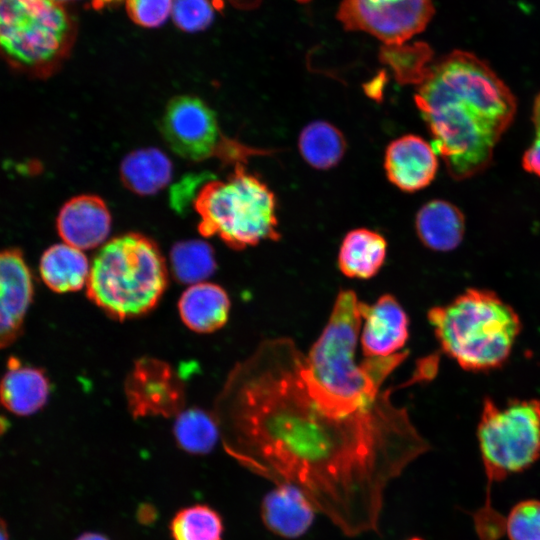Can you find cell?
I'll list each match as a JSON object with an SVG mask.
<instances>
[{
	"instance_id": "6da1fadb",
	"label": "cell",
	"mask_w": 540,
	"mask_h": 540,
	"mask_svg": "<svg viewBox=\"0 0 540 540\" xmlns=\"http://www.w3.org/2000/svg\"><path fill=\"white\" fill-rule=\"evenodd\" d=\"M367 405L334 397L305 372L289 337L262 341L229 372L213 415L251 471L297 487L345 536L378 533L391 482L430 444L391 392Z\"/></svg>"
},
{
	"instance_id": "7a4b0ae2",
	"label": "cell",
	"mask_w": 540,
	"mask_h": 540,
	"mask_svg": "<svg viewBox=\"0 0 540 540\" xmlns=\"http://www.w3.org/2000/svg\"><path fill=\"white\" fill-rule=\"evenodd\" d=\"M417 86L415 104L449 175L460 181L485 170L517 110L508 86L462 50L431 63Z\"/></svg>"
},
{
	"instance_id": "3957f363",
	"label": "cell",
	"mask_w": 540,
	"mask_h": 540,
	"mask_svg": "<svg viewBox=\"0 0 540 540\" xmlns=\"http://www.w3.org/2000/svg\"><path fill=\"white\" fill-rule=\"evenodd\" d=\"M362 317L352 289H340L320 336L305 355L308 375L325 392L367 403L375 400L388 376L408 357V350L357 361Z\"/></svg>"
},
{
	"instance_id": "277c9868",
	"label": "cell",
	"mask_w": 540,
	"mask_h": 540,
	"mask_svg": "<svg viewBox=\"0 0 540 540\" xmlns=\"http://www.w3.org/2000/svg\"><path fill=\"white\" fill-rule=\"evenodd\" d=\"M427 318L443 352L468 371L499 368L521 331L517 312L496 293L469 288Z\"/></svg>"
},
{
	"instance_id": "5b68a950",
	"label": "cell",
	"mask_w": 540,
	"mask_h": 540,
	"mask_svg": "<svg viewBox=\"0 0 540 540\" xmlns=\"http://www.w3.org/2000/svg\"><path fill=\"white\" fill-rule=\"evenodd\" d=\"M168 284V270L157 244L127 233L97 252L86 283L88 298L108 316L126 320L150 312Z\"/></svg>"
},
{
	"instance_id": "8992f818",
	"label": "cell",
	"mask_w": 540,
	"mask_h": 540,
	"mask_svg": "<svg viewBox=\"0 0 540 540\" xmlns=\"http://www.w3.org/2000/svg\"><path fill=\"white\" fill-rule=\"evenodd\" d=\"M193 205L200 219L199 233L218 237L234 250L281 238L275 194L242 163L226 180L203 185Z\"/></svg>"
},
{
	"instance_id": "52a82bcc",
	"label": "cell",
	"mask_w": 540,
	"mask_h": 540,
	"mask_svg": "<svg viewBox=\"0 0 540 540\" xmlns=\"http://www.w3.org/2000/svg\"><path fill=\"white\" fill-rule=\"evenodd\" d=\"M74 28L53 0H0V55L14 69L51 75L67 57Z\"/></svg>"
},
{
	"instance_id": "ba28073f",
	"label": "cell",
	"mask_w": 540,
	"mask_h": 540,
	"mask_svg": "<svg viewBox=\"0 0 540 540\" xmlns=\"http://www.w3.org/2000/svg\"><path fill=\"white\" fill-rule=\"evenodd\" d=\"M477 436L489 485L527 469L540 456V401L486 398Z\"/></svg>"
},
{
	"instance_id": "9c48e42d",
	"label": "cell",
	"mask_w": 540,
	"mask_h": 540,
	"mask_svg": "<svg viewBox=\"0 0 540 540\" xmlns=\"http://www.w3.org/2000/svg\"><path fill=\"white\" fill-rule=\"evenodd\" d=\"M160 130L171 150L191 161H203L226 152L227 158L242 163L253 153L250 148L224 139L214 111L192 95H179L168 102Z\"/></svg>"
},
{
	"instance_id": "30bf717a",
	"label": "cell",
	"mask_w": 540,
	"mask_h": 540,
	"mask_svg": "<svg viewBox=\"0 0 540 540\" xmlns=\"http://www.w3.org/2000/svg\"><path fill=\"white\" fill-rule=\"evenodd\" d=\"M435 12L432 0L370 3L341 0L337 18L344 28L369 33L386 46L402 45L422 32Z\"/></svg>"
},
{
	"instance_id": "8fae6325",
	"label": "cell",
	"mask_w": 540,
	"mask_h": 540,
	"mask_svg": "<svg viewBox=\"0 0 540 540\" xmlns=\"http://www.w3.org/2000/svg\"><path fill=\"white\" fill-rule=\"evenodd\" d=\"M124 391L135 418L177 416L184 408L182 380L170 364L154 357H141L134 363Z\"/></svg>"
},
{
	"instance_id": "7c38bea8",
	"label": "cell",
	"mask_w": 540,
	"mask_h": 540,
	"mask_svg": "<svg viewBox=\"0 0 540 540\" xmlns=\"http://www.w3.org/2000/svg\"><path fill=\"white\" fill-rule=\"evenodd\" d=\"M33 292L22 252L13 248L0 251V349L20 336Z\"/></svg>"
},
{
	"instance_id": "4fadbf2b",
	"label": "cell",
	"mask_w": 540,
	"mask_h": 540,
	"mask_svg": "<svg viewBox=\"0 0 540 540\" xmlns=\"http://www.w3.org/2000/svg\"><path fill=\"white\" fill-rule=\"evenodd\" d=\"M363 322L360 344L364 357H384L400 352L409 337V319L399 301L383 294L373 304L360 301Z\"/></svg>"
},
{
	"instance_id": "5bb4252c",
	"label": "cell",
	"mask_w": 540,
	"mask_h": 540,
	"mask_svg": "<svg viewBox=\"0 0 540 540\" xmlns=\"http://www.w3.org/2000/svg\"><path fill=\"white\" fill-rule=\"evenodd\" d=\"M384 170L394 186L413 193L424 189L434 180L438 170V155L422 137L403 135L387 146Z\"/></svg>"
},
{
	"instance_id": "9a60e30c",
	"label": "cell",
	"mask_w": 540,
	"mask_h": 540,
	"mask_svg": "<svg viewBox=\"0 0 540 540\" xmlns=\"http://www.w3.org/2000/svg\"><path fill=\"white\" fill-rule=\"evenodd\" d=\"M111 221V214L102 198L80 195L62 206L56 228L64 243L87 250L106 240L111 230Z\"/></svg>"
},
{
	"instance_id": "2e32d148",
	"label": "cell",
	"mask_w": 540,
	"mask_h": 540,
	"mask_svg": "<svg viewBox=\"0 0 540 540\" xmlns=\"http://www.w3.org/2000/svg\"><path fill=\"white\" fill-rule=\"evenodd\" d=\"M316 509L295 486L277 484L262 499L261 519L273 534L284 539L302 537L312 526Z\"/></svg>"
},
{
	"instance_id": "e0dca14e",
	"label": "cell",
	"mask_w": 540,
	"mask_h": 540,
	"mask_svg": "<svg viewBox=\"0 0 540 540\" xmlns=\"http://www.w3.org/2000/svg\"><path fill=\"white\" fill-rule=\"evenodd\" d=\"M50 390L49 378L42 369L11 357L0 379V404L13 414L32 415L46 404Z\"/></svg>"
},
{
	"instance_id": "ac0fdd59",
	"label": "cell",
	"mask_w": 540,
	"mask_h": 540,
	"mask_svg": "<svg viewBox=\"0 0 540 540\" xmlns=\"http://www.w3.org/2000/svg\"><path fill=\"white\" fill-rule=\"evenodd\" d=\"M415 230L421 243L428 249L449 252L457 248L463 240L465 217L453 203L434 199L418 210Z\"/></svg>"
},
{
	"instance_id": "d6986e66",
	"label": "cell",
	"mask_w": 540,
	"mask_h": 540,
	"mask_svg": "<svg viewBox=\"0 0 540 540\" xmlns=\"http://www.w3.org/2000/svg\"><path fill=\"white\" fill-rule=\"evenodd\" d=\"M182 322L197 333H211L228 320L230 299L219 285L201 282L188 287L178 301Z\"/></svg>"
},
{
	"instance_id": "ffe728a7",
	"label": "cell",
	"mask_w": 540,
	"mask_h": 540,
	"mask_svg": "<svg viewBox=\"0 0 540 540\" xmlns=\"http://www.w3.org/2000/svg\"><path fill=\"white\" fill-rule=\"evenodd\" d=\"M387 255V241L368 228L349 231L338 252V268L349 278L370 279L382 268Z\"/></svg>"
},
{
	"instance_id": "44dd1931",
	"label": "cell",
	"mask_w": 540,
	"mask_h": 540,
	"mask_svg": "<svg viewBox=\"0 0 540 540\" xmlns=\"http://www.w3.org/2000/svg\"><path fill=\"white\" fill-rule=\"evenodd\" d=\"M172 172V162L157 148L132 151L124 157L119 169L123 185L141 196L162 190L171 180Z\"/></svg>"
},
{
	"instance_id": "7402d4cb",
	"label": "cell",
	"mask_w": 540,
	"mask_h": 540,
	"mask_svg": "<svg viewBox=\"0 0 540 540\" xmlns=\"http://www.w3.org/2000/svg\"><path fill=\"white\" fill-rule=\"evenodd\" d=\"M39 271L43 282L52 291L66 293L80 290L86 285L90 267L82 250L61 243L44 251Z\"/></svg>"
},
{
	"instance_id": "603a6c76",
	"label": "cell",
	"mask_w": 540,
	"mask_h": 540,
	"mask_svg": "<svg viewBox=\"0 0 540 540\" xmlns=\"http://www.w3.org/2000/svg\"><path fill=\"white\" fill-rule=\"evenodd\" d=\"M298 149L308 165L317 170H328L342 160L347 144L336 126L325 120H315L301 130Z\"/></svg>"
},
{
	"instance_id": "cb8c5ba5",
	"label": "cell",
	"mask_w": 540,
	"mask_h": 540,
	"mask_svg": "<svg viewBox=\"0 0 540 540\" xmlns=\"http://www.w3.org/2000/svg\"><path fill=\"white\" fill-rule=\"evenodd\" d=\"M173 434L182 450L203 455L215 447L220 429L213 414L199 408H189L176 416Z\"/></svg>"
},
{
	"instance_id": "d4e9b609",
	"label": "cell",
	"mask_w": 540,
	"mask_h": 540,
	"mask_svg": "<svg viewBox=\"0 0 540 540\" xmlns=\"http://www.w3.org/2000/svg\"><path fill=\"white\" fill-rule=\"evenodd\" d=\"M170 263L174 278L184 284L204 282L216 270L213 249L201 240L176 243L170 252Z\"/></svg>"
},
{
	"instance_id": "484cf974",
	"label": "cell",
	"mask_w": 540,
	"mask_h": 540,
	"mask_svg": "<svg viewBox=\"0 0 540 540\" xmlns=\"http://www.w3.org/2000/svg\"><path fill=\"white\" fill-rule=\"evenodd\" d=\"M173 540H222L224 525L220 514L206 504L178 510L169 524Z\"/></svg>"
},
{
	"instance_id": "4316f807",
	"label": "cell",
	"mask_w": 540,
	"mask_h": 540,
	"mask_svg": "<svg viewBox=\"0 0 540 540\" xmlns=\"http://www.w3.org/2000/svg\"><path fill=\"white\" fill-rule=\"evenodd\" d=\"M381 53L384 62L394 70L396 78L403 83L419 84L429 66L432 51L423 43L414 46H385Z\"/></svg>"
},
{
	"instance_id": "83f0119b",
	"label": "cell",
	"mask_w": 540,
	"mask_h": 540,
	"mask_svg": "<svg viewBox=\"0 0 540 540\" xmlns=\"http://www.w3.org/2000/svg\"><path fill=\"white\" fill-rule=\"evenodd\" d=\"M505 529L510 540H540V501L518 503L510 511Z\"/></svg>"
},
{
	"instance_id": "f1b7e54d",
	"label": "cell",
	"mask_w": 540,
	"mask_h": 540,
	"mask_svg": "<svg viewBox=\"0 0 540 540\" xmlns=\"http://www.w3.org/2000/svg\"><path fill=\"white\" fill-rule=\"evenodd\" d=\"M171 13L176 25L188 32L205 29L214 15L208 0H173Z\"/></svg>"
},
{
	"instance_id": "f546056e",
	"label": "cell",
	"mask_w": 540,
	"mask_h": 540,
	"mask_svg": "<svg viewBox=\"0 0 540 540\" xmlns=\"http://www.w3.org/2000/svg\"><path fill=\"white\" fill-rule=\"evenodd\" d=\"M173 0H126L130 18L147 28L162 25L172 11Z\"/></svg>"
},
{
	"instance_id": "4dcf8cb0",
	"label": "cell",
	"mask_w": 540,
	"mask_h": 540,
	"mask_svg": "<svg viewBox=\"0 0 540 540\" xmlns=\"http://www.w3.org/2000/svg\"><path fill=\"white\" fill-rule=\"evenodd\" d=\"M532 122L535 136L531 145L523 154L522 166L527 172L540 178V92L534 98Z\"/></svg>"
},
{
	"instance_id": "1f68e13d",
	"label": "cell",
	"mask_w": 540,
	"mask_h": 540,
	"mask_svg": "<svg viewBox=\"0 0 540 540\" xmlns=\"http://www.w3.org/2000/svg\"><path fill=\"white\" fill-rule=\"evenodd\" d=\"M138 517L141 522H150L155 518V510L148 504L142 505L138 511Z\"/></svg>"
},
{
	"instance_id": "d6a6232c",
	"label": "cell",
	"mask_w": 540,
	"mask_h": 540,
	"mask_svg": "<svg viewBox=\"0 0 540 540\" xmlns=\"http://www.w3.org/2000/svg\"><path fill=\"white\" fill-rule=\"evenodd\" d=\"M73 1H88L92 4L94 8L99 9V8H102L106 4H110L119 0H55V2L62 5L68 2H73Z\"/></svg>"
},
{
	"instance_id": "836d02e7",
	"label": "cell",
	"mask_w": 540,
	"mask_h": 540,
	"mask_svg": "<svg viewBox=\"0 0 540 540\" xmlns=\"http://www.w3.org/2000/svg\"><path fill=\"white\" fill-rule=\"evenodd\" d=\"M75 540H109V538L100 533L86 532L78 536Z\"/></svg>"
},
{
	"instance_id": "e575fe53",
	"label": "cell",
	"mask_w": 540,
	"mask_h": 540,
	"mask_svg": "<svg viewBox=\"0 0 540 540\" xmlns=\"http://www.w3.org/2000/svg\"><path fill=\"white\" fill-rule=\"evenodd\" d=\"M9 530L5 520L0 517V540H9Z\"/></svg>"
},
{
	"instance_id": "d590c367",
	"label": "cell",
	"mask_w": 540,
	"mask_h": 540,
	"mask_svg": "<svg viewBox=\"0 0 540 540\" xmlns=\"http://www.w3.org/2000/svg\"><path fill=\"white\" fill-rule=\"evenodd\" d=\"M370 3H393V2H400L402 0H366Z\"/></svg>"
},
{
	"instance_id": "8d00e7d4",
	"label": "cell",
	"mask_w": 540,
	"mask_h": 540,
	"mask_svg": "<svg viewBox=\"0 0 540 540\" xmlns=\"http://www.w3.org/2000/svg\"><path fill=\"white\" fill-rule=\"evenodd\" d=\"M407 540H424V539L418 536H413L411 538H408Z\"/></svg>"
},
{
	"instance_id": "74e56055",
	"label": "cell",
	"mask_w": 540,
	"mask_h": 540,
	"mask_svg": "<svg viewBox=\"0 0 540 540\" xmlns=\"http://www.w3.org/2000/svg\"><path fill=\"white\" fill-rule=\"evenodd\" d=\"M3 428H5V425L4 423H2V421L0 420V432H3Z\"/></svg>"
}]
</instances>
